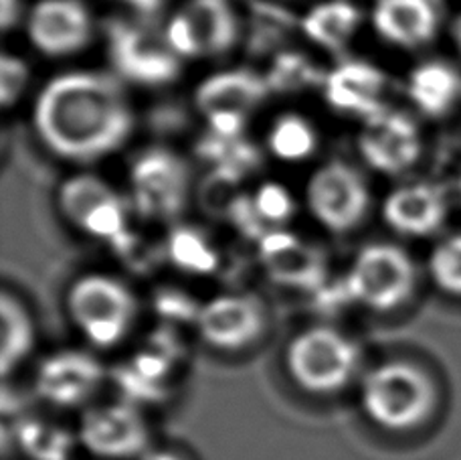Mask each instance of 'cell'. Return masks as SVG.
Masks as SVG:
<instances>
[{
    "label": "cell",
    "instance_id": "34",
    "mask_svg": "<svg viewBox=\"0 0 461 460\" xmlns=\"http://www.w3.org/2000/svg\"><path fill=\"white\" fill-rule=\"evenodd\" d=\"M451 35H454L456 45H457V49L461 51V14L457 16V19H456L454 27H451Z\"/></svg>",
    "mask_w": 461,
    "mask_h": 460
},
{
    "label": "cell",
    "instance_id": "16",
    "mask_svg": "<svg viewBox=\"0 0 461 460\" xmlns=\"http://www.w3.org/2000/svg\"><path fill=\"white\" fill-rule=\"evenodd\" d=\"M383 217L401 235H433L447 219L446 195L433 185H402L384 199Z\"/></svg>",
    "mask_w": 461,
    "mask_h": 460
},
{
    "label": "cell",
    "instance_id": "35",
    "mask_svg": "<svg viewBox=\"0 0 461 460\" xmlns=\"http://www.w3.org/2000/svg\"><path fill=\"white\" fill-rule=\"evenodd\" d=\"M459 195H461V177H459Z\"/></svg>",
    "mask_w": 461,
    "mask_h": 460
},
{
    "label": "cell",
    "instance_id": "33",
    "mask_svg": "<svg viewBox=\"0 0 461 460\" xmlns=\"http://www.w3.org/2000/svg\"><path fill=\"white\" fill-rule=\"evenodd\" d=\"M122 3L134 6V8H138V11L150 13V11H156V8H158L164 0H122Z\"/></svg>",
    "mask_w": 461,
    "mask_h": 460
},
{
    "label": "cell",
    "instance_id": "26",
    "mask_svg": "<svg viewBox=\"0 0 461 460\" xmlns=\"http://www.w3.org/2000/svg\"><path fill=\"white\" fill-rule=\"evenodd\" d=\"M168 256L172 264L191 274H211L219 256L207 237L193 227L180 225L168 237Z\"/></svg>",
    "mask_w": 461,
    "mask_h": 460
},
{
    "label": "cell",
    "instance_id": "9",
    "mask_svg": "<svg viewBox=\"0 0 461 460\" xmlns=\"http://www.w3.org/2000/svg\"><path fill=\"white\" fill-rule=\"evenodd\" d=\"M237 35V16L229 0H188L164 31L178 57L221 55L235 45Z\"/></svg>",
    "mask_w": 461,
    "mask_h": 460
},
{
    "label": "cell",
    "instance_id": "21",
    "mask_svg": "<svg viewBox=\"0 0 461 460\" xmlns=\"http://www.w3.org/2000/svg\"><path fill=\"white\" fill-rule=\"evenodd\" d=\"M407 94L425 116H447L461 102V71L443 60L419 63L409 76Z\"/></svg>",
    "mask_w": 461,
    "mask_h": 460
},
{
    "label": "cell",
    "instance_id": "27",
    "mask_svg": "<svg viewBox=\"0 0 461 460\" xmlns=\"http://www.w3.org/2000/svg\"><path fill=\"white\" fill-rule=\"evenodd\" d=\"M431 282L447 297L461 299V232L443 237L427 262Z\"/></svg>",
    "mask_w": 461,
    "mask_h": 460
},
{
    "label": "cell",
    "instance_id": "15",
    "mask_svg": "<svg viewBox=\"0 0 461 460\" xmlns=\"http://www.w3.org/2000/svg\"><path fill=\"white\" fill-rule=\"evenodd\" d=\"M92 14L79 0H41L27 19V37L43 55L77 53L92 39Z\"/></svg>",
    "mask_w": 461,
    "mask_h": 460
},
{
    "label": "cell",
    "instance_id": "5",
    "mask_svg": "<svg viewBox=\"0 0 461 460\" xmlns=\"http://www.w3.org/2000/svg\"><path fill=\"white\" fill-rule=\"evenodd\" d=\"M417 289V266L409 253L393 244L362 248L346 276V290L358 305L391 312L407 305Z\"/></svg>",
    "mask_w": 461,
    "mask_h": 460
},
{
    "label": "cell",
    "instance_id": "22",
    "mask_svg": "<svg viewBox=\"0 0 461 460\" xmlns=\"http://www.w3.org/2000/svg\"><path fill=\"white\" fill-rule=\"evenodd\" d=\"M360 13L348 0H328L303 16V32L316 45L339 51L354 37Z\"/></svg>",
    "mask_w": 461,
    "mask_h": 460
},
{
    "label": "cell",
    "instance_id": "20",
    "mask_svg": "<svg viewBox=\"0 0 461 460\" xmlns=\"http://www.w3.org/2000/svg\"><path fill=\"white\" fill-rule=\"evenodd\" d=\"M384 73L365 61H348L328 73L324 96L328 104L339 112L360 114L366 120L383 112Z\"/></svg>",
    "mask_w": 461,
    "mask_h": 460
},
{
    "label": "cell",
    "instance_id": "3",
    "mask_svg": "<svg viewBox=\"0 0 461 460\" xmlns=\"http://www.w3.org/2000/svg\"><path fill=\"white\" fill-rule=\"evenodd\" d=\"M285 369L292 382L314 396L344 391L362 377V351L357 339L330 325H314L287 343Z\"/></svg>",
    "mask_w": 461,
    "mask_h": 460
},
{
    "label": "cell",
    "instance_id": "2",
    "mask_svg": "<svg viewBox=\"0 0 461 460\" xmlns=\"http://www.w3.org/2000/svg\"><path fill=\"white\" fill-rule=\"evenodd\" d=\"M360 409L386 432L421 428L438 408V385L413 361L391 359L366 369L358 380Z\"/></svg>",
    "mask_w": 461,
    "mask_h": 460
},
{
    "label": "cell",
    "instance_id": "23",
    "mask_svg": "<svg viewBox=\"0 0 461 460\" xmlns=\"http://www.w3.org/2000/svg\"><path fill=\"white\" fill-rule=\"evenodd\" d=\"M0 315H3V375L8 377L29 359L35 347V323L27 307L6 290L0 299Z\"/></svg>",
    "mask_w": 461,
    "mask_h": 460
},
{
    "label": "cell",
    "instance_id": "12",
    "mask_svg": "<svg viewBox=\"0 0 461 460\" xmlns=\"http://www.w3.org/2000/svg\"><path fill=\"white\" fill-rule=\"evenodd\" d=\"M57 199L69 224L87 235L108 242H122L126 237L123 201L100 177H71L61 185Z\"/></svg>",
    "mask_w": 461,
    "mask_h": 460
},
{
    "label": "cell",
    "instance_id": "7",
    "mask_svg": "<svg viewBox=\"0 0 461 460\" xmlns=\"http://www.w3.org/2000/svg\"><path fill=\"white\" fill-rule=\"evenodd\" d=\"M306 203L312 216L334 234L357 229L366 217L370 193L366 180L357 169L332 161L312 175L306 187Z\"/></svg>",
    "mask_w": 461,
    "mask_h": 460
},
{
    "label": "cell",
    "instance_id": "4",
    "mask_svg": "<svg viewBox=\"0 0 461 460\" xmlns=\"http://www.w3.org/2000/svg\"><path fill=\"white\" fill-rule=\"evenodd\" d=\"M68 312L81 336L97 349L118 347L138 317V302L126 284L108 274H86L71 284Z\"/></svg>",
    "mask_w": 461,
    "mask_h": 460
},
{
    "label": "cell",
    "instance_id": "31",
    "mask_svg": "<svg viewBox=\"0 0 461 460\" xmlns=\"http://www.w3.org/2000/svg\"><path fill=\"white\" fill-rule=\"evenodd\" d=\"M19 19V0H0V24L8 31Z\"/></svg>",
    "mask_w": 461,
    "mask_h": 460
},
{
    "label": "cell",
    "instance_id": "29",
    "mask_svg": "<svg viewBox=\"0 0 461 460\" xmlns=\"http://www.w3.org/2000/svg\"><path fill=\"white\" fill-rule=\"evenodd\" d=\"M29 84V68L21 57L3 55L0 60V102L11 106L19 100Z\"/></svg>",
    "mask_w": 461,
    "mask_h": 460
},
{
    "label": "cell",
    "instance_id": "11",
    "mask_svg": "<svg viewBox=\"0 0 461 460\" xmlns=\"http://www.w3.org/2000/svg\"><path fill=\"white\" fill-rule=\"evenodd\" d=\"M108 53L118 76L138 86L170 84L180 71L178 55L167 39L126 23L108 27Z\"/></svg>",
    "mask_w": 461,
    "mask_h": 460
},
{
    "label": "cell",
    "instance_id": "8",
    "mask_svg": "<svg viewBox=\"0 0 461 460\" xmlns=\"http://www.w3.org/2000/svg\"><path fill=\"white\" fill-rule=\"evenodd\" d=\"M131 199L140 216L172 219L185 211L191 172L180 156L154 149L144 152L130 172Z\"/></svg>",
    "mask_w": 461,
    "mask_h": 460
},
{
    "label": "cell",
    "instance_id": "17",
    "mask_svg": "<svg viewBox=\"0 0 461 460\" xmlns=\"http://www.w3.org/2000/svg\"><path fill=\"white\" fill-rule=\"evenodd\" d=\"M373 23L389 43L417 49L431 43L439 32L441 11L435 0H378Z\"/></svg>",
    "mask_w": 461,
    "mask_h": 460
},
{
    "label": "cell",
    "instance_id": "1",
    "mask_svg": "<svg viewBox=\"0 0 461 460\" xmlns=\"http://www.w3.org/2000/svg\"><path fill=\"white\" fill-rule=\"evenodd\" d=\"M32 120L49 151L81 162L118 151L134 124L118 79L97 71H71L49 81Z\"/></svg>",
    "mask_w": 461,
    "mask_h": 460
},
{
    "label": "cell",
    "instance_id": "6",
    "mask_svg": "<svg viewBox=\"0 0 461 460\" xmlns=\"http://www.w3.org/2000/svg\"><path fill=\"white\" fill-rule=\"evenodd\" d=\"M77 442L104 460H136L150 448V428L134 401H102L86 408Z\"/></svg>",
    "mask_w": 461,
    "mask_h": 460
},
{
    "label": "cell",
    "instance_id": "14",
    "mask_svg": "<svg viewBox=\"0 0 461 460\" xmlns=\"http://www.w3.org/2000/svg\"><path fill=\"white\" fill-rule=\"evenodd\" d=\"M358 146L370 167L386 175H399L419 161L423 141L413 118L401 112L383 110L366 120Z\"/></svg>",
    "mask_w": 461,
    "mask_h": 460
},
{
    "label": "cell",
    "instance_id": "24",
    "mask_svg": "<svg viewBox=\"0 0 461 460\" xmlns=\"http://www.w3.org/2000/svg\"><path fill=\"white\" fill-rule=\"evenodd\" d=\"M14 434L23 453L32 460H69L77 438L68 428L43 418H24Z\"/></svg>",
    "mask_w": 461,
    "mask_h": 460
},
{
    "label": "cell",
    "instance_id": "30",
    "mask_svg": "<svg viewBox=\"0 0 461 460\" xmlns=\"http://www.w3.org/2000/svg\"><path fill=\"white\" fill-rule=\"evenodd\" d=\"M274 84L279 89H295L300 86H306L312 79L310 65L306 61L298 60V57H284V60L277 61V71L274 73Z\"/></svg>",
    "mask_w": 461,
    "mask_h": 460
},
{
    "label": "cell",
    "instance_id": "13",
    "mask_svg": "<svg viewBox=\"0 0 461 460\" xmlns=\"http://www.w3.org/2000/svg\"><path fill=\"white\" fill-rule=\"evenodd\" d=\"M194 323L211 347L241 351L266 331V310L249 294H219L196 308Z\"/></svg>",
    "mask_w": 461,
    "mask_h": 460
},
{
    "label": "cell",
    "instance_id": "19",
    "mask_svg": "<svg viewBox=\"0 0 461 460\" xmlns=\"http://www.w3.org/2000/svg\"><path fill=\"white\" fill-rule=\"evenodd\" d=\"M269 86L247 69L221 71L203 81L194 92V104L204 116H247L266 100Z\"/></svg>",
    "mask_w": 461,
    "mask_h": 460
},
{
    "label": "cell",
    "instance_id": "32",
    "mask_svg": "<svg viewBox=\"0 0 461 460\" xmlns=\"http://www.w3.org/2000/svg\"><path fill=\"white\" fill-rule=\"evenodd\" d=\"M136 460H186L183 455L170 448H154L150 446L144 455H140Z\"/></svg>",
    "mask_w": 461,
    "mask_h": 460
},
{
    "label": "cell",
    "instance_id": "18",
    "mask_svg": "<svg viewBox=\"0 0 461 460\" xmlns=\"http://www.w3.org/2000/svg\"><path fill=\"white\" fill-rule=\"evenodd\" d=\"M261 260L274 281L290 286H316L326 276V258L294 234L267 232L259 240Z\"/></svg>",
    "mask_w": 461,
    "mask_h": 460
},
{
    "label": "cell",
    "instance_id": "25",
    "mask_svg": "<svg viewBox=\"0 0 461 460\" xmlns=\"http://www.w3.org/2000/svg\"><path fill=\"white\" fill-rule=\"evenodd\" d=\"M267 144L279 161L300 162L314 154L318 134L314 126L300 114H284L271 126Z\"/></svg>",
    "mask_w": 461,
    "mask_h": 460
},
{
    "label": "cell",
    "instance_id": "28",
    "mask_svg": "<svg viewBox=\"0 0 461 460\" xmlns=\"http://www.w3.org/2000/svg\"><path fill=\"white\" fill-rule=\"evenodd\" d=\"M255 213H258L263 225H285L294 216V199L285 187L277 183H266L251 197Z\"/></svg>",
    "mask_w": 461,
    "mask_h": 460
},
{
    "label": "cell",
    "instance_id": "10",
    "mask_svg": "<svg viewBox=\"0 0 461 460\" xmlns=\"http://www.w3.org/2000/svg\"><path fill=\"white\" fill-rule=\"evenodd\" d=\"M105 382L102 361L89 351L61 349L41 361L35 390L49 406L73 409L89 408Z\"/></svg>",
    "mask_w": 461,
    "mask_h": 460
}]
</instances>
